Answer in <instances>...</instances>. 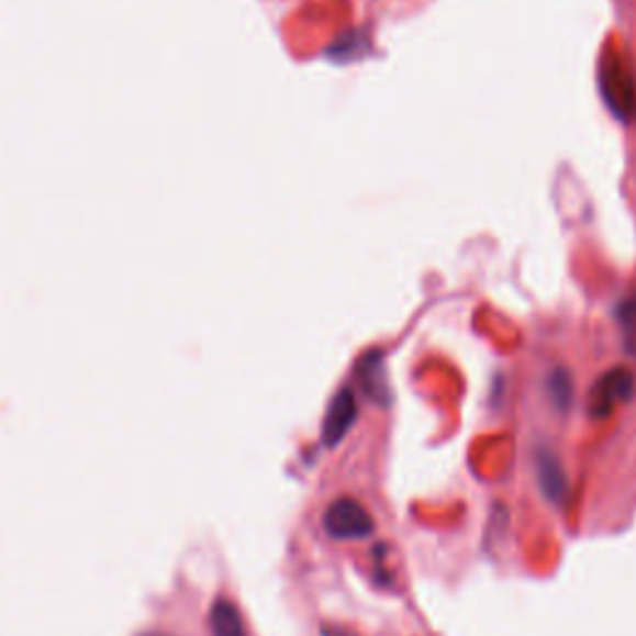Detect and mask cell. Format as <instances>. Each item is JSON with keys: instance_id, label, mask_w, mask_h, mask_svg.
<instances>
[{"instance_id": "cell-1", "label": "cell", "mask_w": 636, "mask_h": 636, "mask_svg": "<svg viewBox=\"0 0 636 636\" xmlns=\"http://www.w3.org/2000/svg\"><path fill=\"white\" fill-rule=\"evenodd\" d=\"M600 90L616 118L636 122V72L620 53H604L600 65Z\"/></svg>"}, {"instance_id": "cell-2", "label": "cell", "mask_w": 636, "mask_h": 636, "mask_svg": "<svg viewBox=\"0 0 636 636\" xmlns=\"http://www.w3.org/2000/svg\"><path fill=\"white\" fill-rule=\"evenodd\" d=\"M636 388V378L629 368L616 366L612 370H606L590 391V401H587V411L594 417V421H602V417H610L616 408L629 403Z\"/></svg>"}, {"instance_id": "cell-3", "label": "cell", "mask_w": 636, "mask_h": 636, "mask_svg": "<svg viewBox=\"0 0 636 636\" xmlns=\"http://www.w3.org/2000/svg\"><path fill=\"white\" fill-rule=\"evenodd\" d=\"M324 529L334 539H364L373 535V517L354 498H338L324 512Z\"/></svg>"}, {"instance_id": "cell-4", "label": "cell", "mask_w": 636, "mask_h": 636, "mask_svg": "<svg viewBox=\"0 0 636 636\" xmlns=\"http://www.w3.org/2000/svg\"><path fill=\"white\" fill-rule=\"evenodd\" d=\"M358 417V403H356V395L350 388H341V391L334 395V401H331L326 417H324V428H321V438L328 445V448H334L341 440L346 438L348 431L354 428Z\"/></svg>"}, {"instance_id": "cell-5", "label": "cell", "mask_w": 636, "mask_h": 636, "mask_svg": "<svg viewBox=\"0 0 636 636\" xmlns=\"http://www.w3.org/2000/svg\"><path fill=\"white\" fill-rule=\"evenodd\" d=\"M535 470H537V482H539V490H543V495L549 502H555V505L565 502L569 492V480L557 455L553 450H537Z\"/></svg>"}, {"instance_id": "cell-6", "label": "cell", "mask_w": 636, "mask_h": 636, "mask_svg": "<svg viewBox=\"0 0 636 636\" xmlns=\"http://www.w3.org/2000/svg\"><path fill=\"white\" fill-rule=\"evenodd\" d=\"M358 381L364 386L366 395L378 405L388 403V378H386V366H383V354L378 350H370L364 358L358 360Z\"/></svg>"}, {"instance_id": "cell-7", "label": "cell", "mask_w": 636, "mask_h": 636, "mask_svg": "<svg viewBox=\"0 0 636 636\" xmlns=\"http://www.w3.org/2000/svg\"><path fill=\"white\" fill-rule=\"evenodd\" d=\"M209 629H212V636H246L242 612L230 600H216L212 604Z\"/></svg>"}, {"instance_id": "cell-8", "label": "cell", "mask_w": 636, "mask_h": 636, "mask_svg": "<svg viewBox=\"0 0 636 636\" xmlns=\"http://www.w3.org/2000/svg\"><path fill=\"white\" fill-rule=\"evenodd\" d=\"M547 393L549 398H553V403L559 408V411H567V408L572 405V395H574L572 376H569L565 368H555L547 378Z\"/></svg>"}, {"instance_id": "cell-9", "label": "cell", "mask_w": 636, "mask_h": 636, "mask_svg": "<svg viewBox=\"0 0 636 636\" xmlns=\"http://www.w3.org/2000/svg\"><path fill=\"white\" fill-rule=\"evenodd\" d=\"M620 324L626 334V341H629V346L636 348V289L629 293L622 301L620 306Z\"/></svg>"}, {"instance_id": "cell-10", "label": "cell", "mask_w": 636, "mask_h": 636, "mask_svg": "<svg viewBox=\"0 0 636 636\" xmlns=\"http://www.w3.org/2000/svg\"><path fill=\"white\" fill-rule=\"evenodd\" d=\"M356 47H364V43H358V33H350V35H346L344 43L331 47V55H334V58H341V60H354L356 53H358Z\"/></svg>"}, {"instance_id": "cell-11", "label": "cell", "mask_w": 636, "mask_h": 636, "mask_svg": "<svg viewBox=\"0 0 636 636\" xmlns=\"http://www.w3.org/2000/svg\"><path fill=\"white\" fill-rule=\"evenodd\" d=\"M147 636H165V634H147Z\"/></svg>"}]
</instances>
